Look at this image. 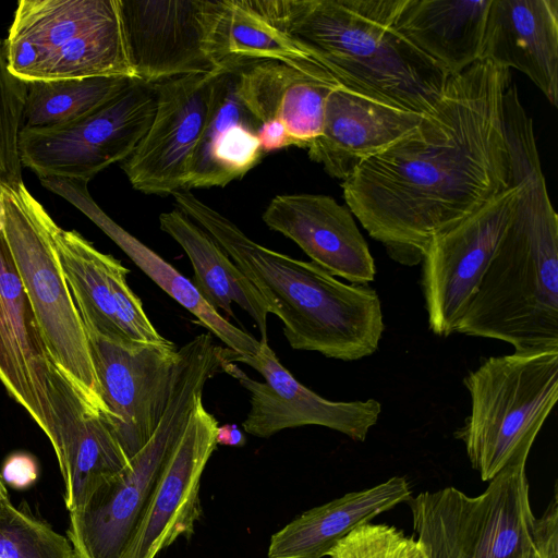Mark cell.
I'll return each mask as SVG.
<instances>
[{
  "label": "cell",
  "mask_w": 558,
  "mask_h": 558,
  "mask_svg": "<svg viewBox=\"0 0 558 558\" xmlns=\"http://www.w3.org/2000/svg\"><path fill=\"white\" fill-rule=\"evenodd\" d=\"M510 82V70L487 61L451 75L413 130L341 183L350 211L393 260L417 265L436 235L511 187L501 117Z\"/></svg>",
  "instance_id": "6da1fadb"
},
{
  "label": "cell",
  "mask_w": 558,
  "mask_h": 558,
  "mask_svg": "<svg viewBox=\"0 0 558 558\" xmlns=\"http://www.w3.org/2000/svg\"><path fill=\"white\" fill-rule=\"evenodd\" d=\"M172 196L256 287L292 349L347 362L377 351L385 324L373 288L343 283L313 262L260 245L187 190Z\"/></svg>",
  "instance_id": "7a4b0ae2"
},
{
  "label": "cell",
  "mask_w": 558,
  "mask_h": 558,
  "mask_svg": "<svg viewBox=\"0 0 558 558\" xmlns=\"http://www.w3.org/2000/svg\"><path fill=\"white\" fill-rule=\"evenodd\" d=\"M342 87L407 111L429 112L450 75L395 27L402 0H254Z\"/></svg>",
  "instance_id": "3957f363"
},
{
  "label": "cell",
  "mask_w": 558,
  "mask_h": 558,
  "mask_svg": "<svg viewBox=\"0 0 558 558\" xmlns=\"http://www.w3.org/2000/svg\"><path fill=\"white\" fill-rule=\"evenodd\" d=\"M454 332L514 352L558 350V217L543 173L520 184L508 225Z\"/></svg>",
  "instance_id": "277c9868"
},
{
  "label": "cell",
  "mask_w": 558,
  "mask_h": 558,
  "mask_svg": "<svg viewBox=\"0 0 558 558\" xmlns=\"http://www.w3.org/2000/svg\"><path fill=\"white\" fill-rule=\"evenodd\" d=\"M225 353L209 333L178 349L167 407L151 437L121 474L69 512L66 534L76 558H123L192 409L206 381L221 369Z\"/></svg>",
  "instance_id": "5b68a950"
},
{
  "label": "cell",
  "mask_w": 558,
  "mask_h": 558,
  "mask_svg": "<svg viewBox=\"0 0 558 558\" xmlns=\"http://www.w3.org/2000/svg\"><path fill=\"white\" fill-rule=\"evenodd\" d=\"M471 411L454 437L472 468L489 482L526 462L558 398V350L490 356L463 378Z\"/></svg>",
  "instance_id": "8992f818"
},
{
  "label": "cell",
  "mask_w": 558,
  "mask_h": 558,
  "mask_svg": "<svg viewBox=\"0 0 558 558\" xmlns=\"http://www.w3.org/2000/svg\"><path fill=\"white\" fill-rule=\"evenodd\" d=\"M3 41L10 73L24 83L134 78L118 0H21Z\"/></svg>",
  "instance_id": "52a82bcc"
},
{
  "label": "cell",
  "mask_w": 558,
  "mask_h": 558,
  "mask_svg": "<svg viewBox=\"0 0 558 558\" xmlns=\"http://www.w3.org/2000/svg\"><path fill=\"white\" fill-rule=\"evenodd\" d=\"M54 223L24 183L0 185V227L52 360L108 413L87 333L54 252Z\"/></svg>",
  "instance_id": "ba28073f"
},
{
  "label": "cell",
  "mask_w": 558,
  "mask_h": 558,
  "mask_svg": "<svg viewBox=\"0 0 558 558\" xmlns=\"http://www.w3.org/2000/svg\"><path fill=\"white\" fill-rule=\"evenodd\" d=\"M526 462L511 464L471 497L456 487L424 492L407 502L426 558H517L534 541Z\"/></svg>",
  "instance_id": "9c48e42d"
},
{
  "label": "cell",
  "mask_w": 558,
  "mask_h": 558,
  "mask_svg": "<svg viewBox=\"0 0 558 558\" xmlns=\"http://www.w3.org/2000/svg\"><path fill=\"white\" fill-rule=\"evenodd\" d=\"M154 84L138 80L88 114L48 129H22V166L39 179L89 182L107 167L124 161L147 133L156 111Z\"/></svg>",
  "instance_id": "30bf717a"
},
{
  "label": "cell",
  "mask_w": 558,
  "mask_h": 558,
  "mask_svg": "<svg viewBox=\"0 0 558 558\" xmlns=\"http://www.w3.org/2000/svg\"><path fill=\"white\" fill-rule=\"evenodd\" d=\"M221 369L251 393V408L242 426L259 438L287 428L318 425L364 441L381 413V404L375 399L331 401L315 393L280 363L268 342H260L255 356L241 357L231 352Z\"/></svg>",
  "instance_id": "8fae6325"
},
{
  "label": "cell",
  "mask_w": 558,
  "mask_h": 558,
  "mask_svg": "<svg viewBox=\"0 0 558 558\" xmlns=\"http://www.w3.org/2000/svg\"><path fill=\"white\" fill-rule=\"evenodd\" d=\"M128 60L135 80L220 73L214 58L220 1L118 0Z\"/></svg>",
  "instance_id": "7c38bea8"
},
{
  "label": "cell",
  "mask_w": 558,
  "mask_h": 558,
  "mask_svg": "<svg viewBox=\"0 0 558 558\" xmlns=\"http://www.w3.org/2000/svg\"><path fill=\"white\" fill-rule=\"evenodd\" d=\"M520 185L436 235L422 258L429 329L448 337L465 313L512 214Z\"/></svg>",
  "instance_id": "4fadbf2b"
},
{
  "label": "cell",
  "mask_w": 558,
  "mask_h": 558,
  "mask_svg": "<svg viewBox=\"0 0 558 558\" xmlns=\"http://www.w3.org/2000/svg\"><path fill=\"white\" fill-rule=\"evenodd\" d=\"M219 74L182 75L154 84L157 102L153 122L121 163L135 190L162 196L186 190Z\"/></svg>",
  "instance_id": "5bb4252c"
},
{
  "label": "cell",
  "mask_w": 558,
  "mask_h": 558,
  "mask_svg": "<svg viewBox=\"0 0 558 558\" xmlns=\"http://www.w3.org/2000/svg\"><path fill=\"white\" fill-rule=\"evenodd\" d=\"M86 333L101 399L132 459L149 440L167 407L178 349L169 340L118 342Z\"/></svg>",
  "instance_id": "9a60e30c"
},
{
  "label": "cell",
  "mask_w": 558,
  "mask_h": 558,
  "mask_svg": "<svg viewBox=\"0 0 558 558\" xmlns=\"http://www.w3.org/2000/svg\"><path fill=\"white\" fill-rule=\"evenodd\" d=\"M54 252L86 331L118 342L163 343L122 263L76 231L52 227Z\"/></svg>",
  "instance_id": "2e32d148"
},
{
  "label": "cell",
  "mask_w": 558,
  "mask_h": 558,
  "mask_svg": "<svg viewBox=\"0 0 558 558\" xmlns=\"http://www.w3.org/2000/svg\"><path fill=\"white\" fill-rule=\"evenodd\" d=\"M56 365L0 227V381L52 447Z\"/></svg>",
  "instance_id": "e0dca14e"
},
{
  "label": "cell",
  "mask_w": 558,
  "mask_h": 558,
  "mask_svg": "<svg viewBox=\"0 0 558 558\" xmlns=\"http://www.w3.org/2000/svg\"><path fill=\"white\" fill-rule=\"evenodd\" d=\"M217 427L199 397L123 558H156L179 537L194 534L202 515L201 478L217 447Z\"/></svg>",
  "instance_id": "ac0fdd59"
},
{
  "label": "cell",
  "mask_w": 558,
  "mask_h": 558,
  "mask_svg": "<svg viewBox=\"0 0 558 558\" xmlns=\"http://www.w3.org/2000/svg\"><path fill=\"white\" fill-rule=\"evenodd\" d=\"M52 405L57 441L52 447L64 481L69 512L131 463L107 412L58 365Z\"/></svg>",
  "instance_id": "d6986e66"
},
{
  "label": "cell",
  "mask_w": 558,
  "mask_h": 558,
  "mask_svg": "<svg viewBox=\"0 0 558 558\" xmlns=\"http://www.w3.org/2000/svg\"><path fill=\"white\" fill-rule=\"evenodd\" d=\"M266 226L296 243L332 276L367 284L376 267L350 209L323 194H281L263 213Z\"/></svg>",
  "instance_id": "ffe728a7"
},
{
  "label": "cell",
  "mask_w": 558,
  "mask_h": 558,
  "mask_svg": "<svg viewBox=\"0 0 558 558\" xmlns=\"http://www.w3.org/2000/svg\"><path fill=\"white\" fill-rule=\"evenodd\" d=\"M424 114L336 88L327 97L322 131L307 147L308 157L343 182L363 161L413 130Z\"/></svg>",
  "instance_id": "44dd1931"
},
{
  "label": "cell",
  "mask_w": 558,
  "mask_h": 558,
  "mask_svg": "<svg viewBox=\"0 0 558 558\" xmlns=\"http://www.w3.org/2000/svg\"><path fill=\"white\" fill-rule=\"evenodd\" d=\"M480 61L524 73L558 105V1L490 0Z\"/></svg>",
  "instance_id": "7402d4cb"
},
{
  "label": "cell",
  "mask_w": 558,
  "mask_h": 558,
  "mask_svg": "<svg viewBox=\"0 0 558 558\" xmlns=\"http://www.w3.org/2000/svg\"><path fill=\"white\" fill-rule=\"evenodd\" d=\"M41 184L63 197L105 232L159 288L193 314L228 349L241 357L255 356L260 341L231 324L198 293L193 282L171 264L124 230L94 201L83 180L43 178Z\"/></svg>",
  "instance_id": "603a6c76"
},
{
  "label": "cell",
  "mask_w": 558,
  "mask_h": 558,
  "mask_svg": "<svg viewBox=\"0 0 558 558\" xmlns=\"http://www.w3.org/2000/svg\"><path fill=\"white\" fill-rule=\"evenodd\" d=\"M235 74L238 97L255 120L281 121L292 146L306 149L320 134L327 97L342 87L335 76L312 75L276 61Z\"/></svg>",
  "instance_id": "cb8c5ba5"
},
{
  "label": "cell",
  "mask_w": 558,
  "mask_h": 558,
  "mask_svg": "<svg viewBox=\"0 0 558 558\" xmlns=\"http://www.w3.org/2000/svg\"><path fill=\"white\" fill-rule=\"evenodd\" d=\"M412 497L401 476L312 508L276 532L267 558H323L357 526Z\"/></svg>",
  "instance_id": "d4e9b609"
},
{
  "label": "cell",
  "mask_w": 558,
  "mask_h": 558,
  "mask_svg": "<svg viewBox=\"0 0 558 558\" xmlns=\"http://www.w3.org/2000/svg\"><path fill=\"white\" fill-rule=\"evenodd\" d=\"M259 123L236 94V74H219L211 111L193 157L186 190L225 186L258 165Z\"/></svg>",
  "instance_id": "484cf974"
},
{
  "label": "cell",
  "mask_w": 558,
  "mask_h": 558,
  "mask_svg": "<svg viewBox=\"0 0 558 558\" xmlns=\"http://www.w3.org/2000/svg\"><path fill=\"white\" fill-rule=\"evenodd\" d=\"M490 0H402L395 27L451 76L480 61Z\"/></svg>",
  "instance_id": "4316f807"
},
{
  "label": "cell",
  "mask_w": 558,
  "mask_h": 558,
  "mask_svg": "<svg viewBox=\"0 0 558 558\" xmlns=\"http://www.w3.org/2000/svg\"><path fill=\"white\" fill-rule=\"evenodd\" d=\"M160 229L169 234L187 255L193 284L205 301L234 317L232 304L245 311L258 328L260 342H268L269 308L256 287L232 262L219 244L178 208L159 216Z\"/></svg>",
  "instance_id": "83f0119b"
},
{
  "label": "cell",
  "mask_w": 558,
  "mask_h": 558,
  "mask_svg": "<svg viewBox=\"0 0 558 558\" xmlns=\"http://www.w3.org/2000/svg\"><path fill=\"white\" fill-rule=\"evenodd\" d=\"M133 80L97 76L28 82L22 129H48L77 120L112 99Z\"/></svg>",
  "instance_id": "f1b7e54d"
},
{
  "label": "cell",
  "mask_w": 558,
  "mask_h": 558,
  "mask_svg": "<svg viewBox=\"0 0 558 558\" xmlns=\"http://www.w3.org/2000/svg\"><path fill=\"white\" fill-rule=\"evenodd\" d=\"M0 558H76L68 538L50 525L0 502Z\"/></svg>",
  "instance_id": "f546056e"
},
{
  "label": "cell",
  "mask_w": 558,
  "mask_h": 558,
  "mask_svg": "<svg viewBox=\"0 0 558 558\" xmlns=\"http://www.w3.org/2000/svg\"><path fill=\"white\" fill-rule=\"evenodd\" d=\"M26 83L13 76L8 68L4 41L0 39V185L23 183L19 154Z\"/></svg>",
  "instance_id": "4dcf8cb0"
},
{
  "label": "cell",
  "mask_w": 558,
  "mask_h": 558,
  "mask_svg": "<svg viewBox=\"0 0 558 558\" xmlns=\"http://www.w3.org/2000/svg\"><path fill=\"white\" fill-rule=\"evenodd\" d=\"M502 132L510 163L511 187L543 173L536 149L532 119L526 114L512 81L506 87L501 106Z\"/></svg>",
  "instance_id": "1f68e13d"
},
{
  "label": "cell",
  "mask_w": 558,
  "mask_h": 558,
  "mask_svg": "<svg viewBox=\"0 0 558 558\" xmlns=\"http://www.w3.org/2000/svg\"><path fill=\"white\" fill-rule=\"evenodd\" d=\"M330 558H426L420 542L395 526L365 523L340 539Z\"/></svg>",
  "instance_id": "d6a6232c"
},
{
  "label": "cell",
  "mask_w": 558,
  "mask_h": 558,
  "mask_svg": "<svg viewBox=\"0 0 558 558\" xmlns=\"http://www.w3.org/2000/svg\"><path fill=\"white\" fill-rule=\"evenodd\" d=\"M517 558H558V496H554L541 518L532 546Z\"/></svg>",
  "instance_id": "836d02e7"
},
{
  "label": "cell",
  "mask_w": 558,
  "mask_h": 558,
  "mask_svg": "<svg viewBox=\"0 0 558 558\" xmlns=\"http://www.w3.org/2000/svg\"><path fill=\"white\" fill-rule=\"evenodd\" d=\"M0 475L12 488L25 489L37 481L38 466L33 457L15 453L5 460Z\"/></svg>",
  "instance_id": "e575fe53"
},
{
  "label": "cell",
  "mask_w": 558,
  "mask_h": 558,
  "mask_svg": "<svg viewBox=\"0 0 558 558\" xmlns=\"http://www.w3.org/2000/svg\"><path fill=\"white\" fill-rule=\"evenodd\" d=\"M263 153L279 150L292 146L286 125L279 120L262 123L257 130Z\"/></svg>",
  "instance_id": "d590c367"
},
{
  "label": "cell",
  "mask_w": 558,
  "mask_h": 558,
  "mask_svg": "<svg viewBox=\"0 0 558 558\" xmlns=\"http://www.w3.org/2000/svg\"><path fill=\"white\" fill-rule=\"evenodd\" d=\"M216 441L217 445L242 447L245 445L246 438L235 424H225L218 425Z\"/></svg>",
  "instance_id": "8d00e7d4"
},
{
  "label": "cell",
  "mask_w": 558,
  "mask_h": 558,
  "mask_svg": "<svg viewBox=\"0 0 558 558\" xmlns=\"http://www.w3.org/2000/svg\"><path fill=\"white\" fill-rule=\"evenodd\" d=\"M9 499V494L0 475V502Z\"/></svg>",
  "instance_id": "74e56055"
}]
</instances>
